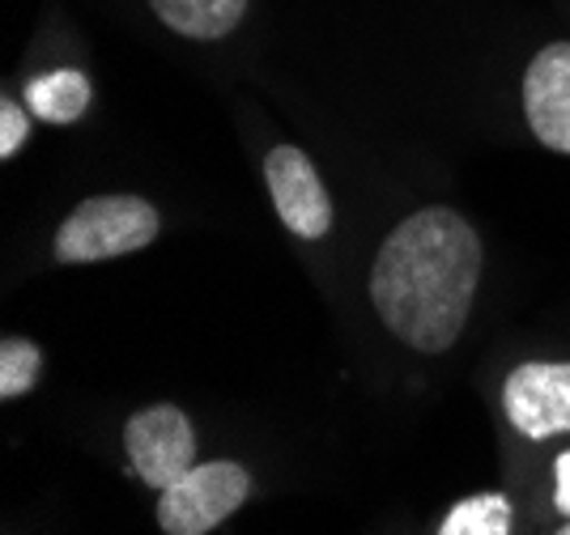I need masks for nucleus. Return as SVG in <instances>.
Returning <instances> with one entry per match:
<instances>
[{
  "label": "nucleus",
  "mask_w": 570,
  "mask_h": 535,
  "mask_svg": "<svg viewBox=\"0 0 570 535\" xmlns=\"http://www.w3.org/2000/svg\"><path fill=\"white\" fill-rule=\"evenodd\" d=\"M481 238L455 209H422L404 217L375 256L371 298L392 336L422 353H443L469 324Z\"/></svg>",
  "instance_id": "obj_1"
},
{
  "label": "nucleus",
  "mask_w": 570,
  "mask_h": 535,
  "mask_svg": "<svg viewBox=\"0 0 570 535\" xmlns=\"http://www.w3.org/2000/svg\"><path fill=\"white\" fill-rule=\"evenodd\" d=\"M163 230L158 209L141 196H95L69 212L56 234L60 264H98L149 247Z\"/></svg>",
  "instance_id": "obj_2"
},
{
  "label": "nucleus",
  "mask_w": 570,
  "mask_h": 535,
  "mask_svg": "<svg viewBox=\"0 0 570 535\" xmlns=\"http://www.w3.org/2000/svg\"><path fill=\"white\" fill-rule=\"evenodd\" d=\"M252 476L238 464H196L158 493V527L167 535H209L247 502Z\"/></svg>",
  "instance_id": "obj_3"
},
{
  "label": "nucleus",
  "mask_w": 570,
  "mask_h": 535,
  "mask_svg": "<svg viewBox=\"0 0 570 535\" xmlns=\"http://www.w3.org/2000/svg\"><path fill=\"white\" fill-rule=\"evenodd\" d=\"M124 446L137 476L158 493L196 467V429L175 404L141 408L124 425Z\"/></svg>",
  "instance_id": "obj_4"
},
{
  "label": "nucleus",
  "mask_w": 570,
  "mask_h": 535,
  "mask_svg": "<svg viewBox=\"0 0 570 535\" xmlns=\"http://www.w3.org/2000/svg\"><path fill=\"white\" fill-rule=\"evenodd\" d=\"M502 408L523 438L570 434V366L528 361L502 383Z\"/></svg>",
  "instance_id": "obj_5"
},
{
  "label": "nucleus",
  "mask_w": 570,
  "mask_h": 535,
  "mask_svg": "<svg viewBox=\"0 0 570 535\" xmlns=\"http://www.w3.org/2000/svg\"><path fill=\"white\" fill-rule=\"evenodd\" d=\"M264 179H268V191H273V205L282 212V221L298 238H324L333 230V200H328V191H324L303 149H294V145L273 149L268 162H264Z\"/></svg>",
  "instance_id": "obj_6"
},
{
  "label": "nucleus",
  "mask_w": 570,
  "mask_h": 535,
  "mask_svg": "<svg viewBox=\"0 0 570 535\" xmlns=\"http://www.w3.org/2000/svg\"><path fill=\"white\" fill-rule=\"evenodd\" d=\"M523 111L541 145L570 153V43H549L523 72Z\"/></svg>",
  "instance_id": "obj_7"
},
{
  "label": "nucleus",
  "mask_w": 570,
  "mask_h": 535,
  "mask_svg": "<svg viewBox=\"0 0 570 535\" xmlns=\"http://www.w3.org/2000/svg\"><path fill=\"white\" fill-rule=\"evenodd\" d=\"M149 9L188 39H226L243 22L247 0H149Z\"/></svg>",
  "instance_id": "obj_8"
},
{
  "label": "nucleus",
  "mask_w": 570,
  "mask_h": 535,
  "mask_svg": "<svg viewBox=\"0 0 570 535\" xmlns=\"http://www.w3.org/2000/svg\"><path fill=\"white\" fill-rule=\"evenodd\" d=\"M26 107L39 119H48V123H72V119L86 116V107H90V81H86V72L77 69L35 77L26 86Z\"/></svg>",
  "instance_id": "obj_9"
},
{
  "label": "nucleus",
  "mask_w": 570,
  "mask_h": 535,
  "mask_svg": "<svg viewBox=\"0 0 570 535\" xmlns=\"http://www.w3.org/2000/svg\"><path fill=\"white\" fill-rule=\"evenodd\" d=\"M439 535H511V502L502 493H476L455 502Z\"/></svg>",
  "instance_id": "obj_10"
},
{
  "label": "nucleus",
  "mask_w": 570,
  "mask_h": 535,
  "mask_svg": "<svg viewBox=\"0 0 570 535\" xmlns=\"http://www.w3.org/2000/svg\"><path fill=\"white\" fill-rule=\"evenodd\" d=\"M39 370H43V357L30 340H4L0 345V396L4 399L26 396L39 383Z\"/></svg>",
  "instance_id": "obj_11"
},
{
  "label": "nucleus",
  "mask_w": 570,
  "mask_h": 535,
  "mask_svg": "<svg viewBox=\"0 0 570 535\" xmlns=\"http://www.w3.org/2000/svg\"><path fill=\"white\" fill-rule=\"evenodd\" d=\"M26 140H30V119L18 102H0V158H13L18 149H22Z\"/></svg>",
  "instance_id": "obj_12"
},
{
  "label": "nucleus",
  "mask_w": 570,
  "mask_h": 535,
  "mask_svg": "<svg viewBox=\"0 0 570 535\" xmlns=\"http://www.w3.org/2000/svg\"><path fill=\"white\" fill-rule=\"evenodd\" d=\"M553 472H558V489H553V506H558V511H562V514L570 518V450H562V455H558V467H553Z\"/></svg>",
  "instance_id": "obj_13"
},
{
  "label": "nucleus",
  "mask_w": 570,
  "mask_h": 535,
  "mask_svg": "<svg viewBox=\"0 0 570 535\" xmlns=\"http://www.w3.org/2000/svg\"><path fill=\"white\" fill-rule=\"evenodd\" d=\"M558 535H570V518H567V527H562V532H558Z\"/></svg>",
  "instance_id": "obj_14"
}]
</instances>
